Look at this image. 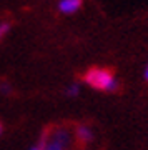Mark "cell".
Here are the masks:
<instances>
[{
	"instance_id": "cell-3",
	"label": "cell",
	"mask_w": 148,
	"mask_h": 150,
	"mask_svg": "<svg viewBox=\"0 0 148 150\" xmlns=\"http://www.w3.org/2000/svg\"><path fill=\"white\" fill-rule=\"evenodd\" d=\"M82 7V0H62L58 4V10L62 13H73Z\"/></svg>"
},
{
	"instance_id": "cell-5",
	"label": "cell",
	"mask_w": 148,
	"mask_h": 150,
	"mask_svg": "<svg viewBox=\"0 0 148 150\" xmlns=\"http://www.w3.org/2000/svg\"><path fill=\"white\" fill-rule=\"evenodd\" d=\"M78 90H80V87L75 83V85H72L68 90H67V93H68L70 97H75V95H78Z\"/></svg>"
},
{
	"instance_id": "cell-2",
	"label": "cell",
	"mask_w": 148,
	"mask_h": 150,
	"mask_svg": "<svg viewBox=\"0 0 148 150\" xmlns=\"http://www.w3.org/2000/svg\"><path fill=\"white\" fill-rule=\"evenodd\" d=\"M73 135H75L77 147L82 149V150H83L87 145H90L92 140H93V132H92V129L88 127V125H85V123H78V125H75Z\"/></svg>"
},
{
	"instance_id": "cell-7",
	"label": "cell",
	"mask_w": 148,
	"mask_h": 150,
	"mask_svg": "<svg viewBox=\"0 0 148 150\" xmlns=\"http://www.w3.org/2000/svg\"><path fill=\"white\" fill-rule=\"evenodd\" d=\"M2 92H5V93H8V92H10L8 85H5V83H4V85H2Z\"/></svg>"
},
{
	"instance_id": "cell-9",
	"label": "cell",
	"mask_w": 148,
	"mask_h": 150,
	"mask_svg": "<svg viewBox=\"0 0 148 150\" xmlns=\"http://www.w3.org/2000/svg\"><path fill=\"white\" fill-rule=\"evenodd\" d=\"M32 150H42V147H40V145H37V147H33Z\"/></svg>"
},
{
	"instance_id": "cell-1",
	"label": "cell",
	"mask_w": 148,
	"mask_h": 150,
	"mask_svg": "<svg viewBox=\"0 0 148 150\" xmlns=\"http://www.w3.org/2000/svg\"><path fill=\"white\" fill-rule=\"evenodd\" d=\"M83 82H87L95 90H105V92H115L118 90V82L115 79L113 70L103 69V67H92L82 75Z\"/></svg>"
},
{
	"instance_id": "cell-4",
	"label": "cell",
	"mask_w": 148,
	"mask_h": 150,
	"mask_svg": "<svg viewBox=\"0 0 148 150\" xmlns=\"http://www.w3.org/2000/svg\"><path fill=\"white\" fill-rule=\"evenodd\" d=\"M40 147H42V150H63L60 145L57 144V142H53L52 139H48L47 134H45V130H43L42 137H40Z\"/></svg>"
},
{
	"instance_id": "cell-8",
	"label": "cell",
	"mask_w": 148,
	"mask_h": 150,
	"mask_svg": "<svg viewBox=\"0 0 148 150\" xmlns=\"http://www.w3.org/2000/svg\"><path fill=\"white\" fill-rule=\"evenodd\" d=\"M145 80H148V67L145 69Z\"/></svg>"
},
{
	"instance_id": "cell-10",
	"label": "cell",
	"mask_w": 148,
	"mask_h": 150,
	"mask_svg": "<svg viewBox=\"0 0 148 150\" xmlns=\"http://www.w3.org/2000/svg\"><path fill=\"white\" fill-rule=\"evenodd\" d=\"M0 134H2V123H0Z\"/></svg>"
},
{
	"instance_id": "cell-6",
	"label": "cell",
	"mask_w": 148,
	"mask_h": 150,
	"mask_svg": "<svg viewBox=\"0 0 148 150\" xmlns=\"http://www.w3.org/2000/svg\"><path fill=\"white\" fill-rule=\"evenodd\" d=\"M8 28H10V23H0V38L8 32Z\"/></svg>"
}]
</instances>
